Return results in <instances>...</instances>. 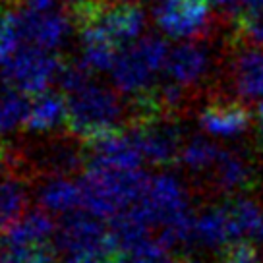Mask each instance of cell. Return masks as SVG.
I'll return each mask as SVG.
<instances>
[{
  "instance_id": "obj_1",
  "label": "cell",
  "mask_w": 263,
  "mask_h": 263,
  "mask_svg": "<svg viewBox=\"0 0 263 263\" xmlns=\"http://www.w3.org/2000/svg\"><path fill=\"white\" fill-rule=\"evenodd\" d=\"M138 205L147 215L157 238L166 246H184L192 242L194 215L190 211L186 188L174 174L159 173L149 176Z\"/></svg>"
},
{
  "instance_id": "obj_2",
  "label": "cell",
  "mask_w": 263,
  "mask_h": 263,
  "mask_svg": "<svg viewBox=\"0 0 263 263\" xmlns=\"http://www.w3.org/2000/svg\"><path fill=\"white\" fill-rule=\"evenodd\" d=\"M68 99V128L78 140L95 141L103 136L120 130L126 118L122 99L110 87L89 80L72 93H64Z\"/></svg>"
},
{
  "instance_id": "obj_3",
  "label": "cell",
  "mask_w": 263,
  "mask_h": 263,
  "mask_svg": "<svg viewBox=\"0 0 263 263\" xmlns=\"http://www.w3.org/2000/svg\"><path fill=\"white\" fill-rule=\"evenodd\" d=\"M54 248L58 263H116L120 255L110 224L83 209L62 217Z\"/></svg>"
},
{
  "instance_id": "obj_4",
  "label": "cell",
  "mask_w": 263,
  "mask_h": 263,
  "mask_svg": "<svg viewBox=\"0 0 263 263\" xmlns=\"http://www.w3.org/2000/svg\"><path fill=\"white\" fill-rule=\"evenodd\" d=\"M147 174L140 171H115L87 163L82 180L83 211L110 221L141 197Z\"/></svg>"
},
{
  "instance_id": "obj_5",
  "label": "cell",
  "mask_w": 263,
  "mask_h": 263,
  "mask_svg": "<svg viewBox=\"0 0 263 263\" xmlns=\"http://www.w3.org/2000/svg\"><path fill=\"white\" fill-rule=\"evenodd\" d=\"M168 45L155 35L141 37L118 52L110 70L116 91L130 101L140 99L155 89V76L164 70Z\"/></svg>"
},
{
  "instance_id": "obj_6",
  "label": "cell",
  "mask_w": 263,
  "mask_h": 263,
  "mask_svg": "<svg viewBox=\"0 0 263 263\" xmlns=\"http://www.w3.org/2000/svg\"><path fill=\"white\" fill-rule=\"evenodd\" d=\"M62 60L52 50L37 45H22L6 64H2V80L6 87L35 97L58 80Z\"/></svg>"
},
{
  "instance_id": "obj_7",
  "label": "cell",
  "mask_w": 263,
  "mask_h": 263,
  "mask_svg": "<svg viewBox=\"0 0 263 263\" xmlns=\"http://www.w3.org/2000/svg\"><path fill=\"white\" fill-rule=\"evenodd\" d=\"M132 132L138 140L145 163L155 166H168L180 159L184 147L182 132L180 126L168 115L138 120V126Z\"/></svg>"
},
{
  "instance_id": "obj_8",
  "label": "cell",
  "mask_w": 263,
  "mask_h": 263,
  "mask_svg": "<svg viewBox=\"0 0 263 263\" xmlns=\"http://www.w3.org/2000/svg\"><path fill=\"white\" fill-rule=\"evenodd\" d=\"M153 16L157 27L173 39H197L211 24L207 0H157Z\"/></svg>"
},
{
  "instance_id": "obj_9",
  "label": "cell",
  "mask_w": 263,
  "mask_h": 263,
  "mask_svg": "<svg viewBox=\"0 0 263 263\" xmlns=\"http://www.w3.org/2000/svg\"><path fill=\"white\" fill-rule=\"evenodd\" d=\"M35 201L39 209L52 217H66L83 209L82 180L70 174H49L35 188Z\"/></svg>"
},
{
  "instance_id": "obj_10",
  "label": "cell",
  "mask_w": 263,
  "mask_h": 263,
  "mask_svg": "<svg viewBox=\"0 0 263 263\" xmlns=\"http://www.w3.org/2000/svg\"><path fill=\"white\" fill-rule=\"evenodd\" d=\"M209 66H211L209 50L201 43L192 41L178 45L168 52L164 74L168 76L171 82L180 83L190 89L205 78Z\"/></svg>"
},
{
  "instance_id": "obj_11",
  "label": "cell",
  "mask_w": 263,
  "mask_h": 263,
  "mask_svg": "<svg viewBox=\"0 0 263 263\" xmlns=\"http://www.w3.org/2000/svg\"><path fill=\"white\" fill-rule=\"evenodd\" d=\"M230 78L240 101H255L263 97V47H240L230 64Z\"/></svg>"
},
{
  "instance_id": "obj_12",
  "label": "cell",
  "mask_w": 263,
  "mask_h": 263,
  "mask_svg": "<svg viewBox=\"0 0 263 263\" xmlns=\"http://www.w3.org/2000/svg\"><path fill=\"white\" fill-rule=\"evenodd\" d=\"M72 20L57 14V12H33L22 10V31L24 39L29 45H37L43 49L54 50L60 47L70 33Z\"/></svg>"
},
{
  "instance_id": "obj_13",
  "label": "cell",
  "mask_w": 263,
  "mask_h": 263,
  "mask_svg": "<svg viewBox=\"0 0 263 263\" xmlns=\"http://www.w3.org/2000/svg\"><path fill=\"white\" fill-rule=\"evenodd\" d=\"M68 124V99L64 93L47 89L31 97L24 128L31 134L45 136Z\"/></svg>"
},
{
  "instance_id": "obj_14",
  "label": "cell",
  "mask_w": 263,
  "mask_h": 263,
  "mask_svg": "<svg viewBox=\"0 0 263 263\" xmlns=\"http://www.w3.org/2000/svg\"><path fill=\"white\" fill-rule=\"evenodd\" d=\"M199 124L211 136L232 138L246 132L250 126V110L240 101H215L203 108Z\"/></svg>"
},
{
  "instance_id": "obj_15",
  "label": "cell",
  "mask_w": 263,
  "mask_h": 263,
  "mask_svg": "<svg viewBox=\"0 0 263 263\" xmlns=\"http://www.w3.org/2000/svg\"><path fill=\"white\" fill-rule=\"evenodd\" d=\"M192 242H197L199 246L203 248L229 246V244L238 242L234 232H232L227 205L211 207V209H205L203 213L194 217Z\"/></svg>"
},
{
  "instance_id": "obj_16",
  "label": "cell",
  "mask_w": 263,
  "mask_h": 263,
  "mask_svg": "<svg viewBox=\"0 0 263 263\" xmlns=\"http://www.w3.org/2000/svg\"><path fill=\"white\" fill-rule=\"evenodd\" d=\"M29 188L17 174L0 173V230L8 229L27 211Z\"/></svg>"
},
{
  "instance_id": "obj_17",
  "label": "cell",
  "mask_w": 263,
  "mask_h": 263,
  "mask_svg": "<svg viewBox=\"0 0 263 263\" xmlns=\"http://www.w3.org/2000/svg\"><path fill=\"white\" fill-rule=\"evenodd\" d=\"M20 0H0V66L6 64L25 43Z\"/></svg>"
},
{
  "instance_id": "obj_18",
  "label": "cell",
  "mask_w": 263,
  "mask_h": 263,
  "mask_svg": "<svg viewBox=\"0 0 263 263\" xmlns=\"http://www.w3.org/2000/svg\"><path fill=\"white\" fill-rule=\"evenodd\" d=\"M254 174L242 157L221 151V155L215 163V184L222 192H236V190H248L252 184Z\"/></svg>"
},
{
  "instance_id": "obj_19",
  "label": "cell",
  "mask_w": 263,
  "mask_h": 263,
  "mask_svg": "<svg viewBox=\"0 0 263 263\" xmlns=\"http://www.w3.org/2000/svg\"><path fill=\"white\" fill-rule=\"evenodd\" d=\"M29 101L27 95L12 87L0 91V141L24 128Z\"/></svg>"
},
{
  "instance_id": "obj_20",
  "label": "cell",
  "mask_w": 263,
  "mask_h": 263,
  "mask_svg": "<svg viewBox=\"0 0 263 263\" xmlns=\"http://www.w3.org/2000/svg\"><path fill=\"white\" fill-rule=\"evenodd\" d=\"M0 263H58L54 244H14L0 240Z\"/></svg>"
},
{
  "instance_id": "obj_21",
  "label": "cell",
  "mask_w": 263,
  "mask_h": 263,
  "mask_svg": "<svg viewBox=\"0 0 263 263\" xmlns=\"http://www.w3.org/2000/svg\"><path fill=\"white\" fill-rule=\"evenodd\" d=\"M116 263H186L180 255L173 252V248L157 238H147L136 248L118 255Z\"/></svg>"
},
{
  "instance_id": "obj_22",
  "label": "cell",
  "mask_w": 263,
  "mask_h": 263,
  "mask_svg": "<svg viewBox=\"0 0 263 263\" xmlns=\"http://www.w3.org/2000/svg\"><path fill=\"white\" fill-rule=\"evenodd\" d=\"M227 211H229L232 232H234L236 240H240L242 236H252L259 221L263 219L261 207L246 197L232 199L230 203H227Z\"/></svg>"
},
{
  "instance_id": "obj_23",
  "label": "cell",
  "mask_w": 263,
  "mask_h": 263,
  "mask_svg": "<svg viewBox=\"0 0 263 263\" xmlns=\"http://www.w3.org/2000/svg\"><path fill=\"white\" fill-rule=\"evenodd\" d=\"M219 155H221V149L217 147L215 143L207 141L205 138H192L182 147L180 161L188 166L190 171L201 173V171H207V168L215 166Z\"/></svg>"
},
{
  "instance_id": "obj_24",
  "label": "cell",
  "mask_w": 263,
  "mask_h": 263,
  "mask_svg": "<svg viewBox=\"0 0 263 263\" xmlns=\"http://www.w3.org/2000/svg\"><path fill=\"white\" fill-rule=\"evenodd\" d=\"M80 161V153L68 143H57L45 153V164L50 174H72Z\"/></svg>"
},
{
  "instance_id": "obj_25",
  "label": "cell",
  "mask_w": 263,
  "mask_h": 263,
  "mask_svg": "<svg viewBox=\"0 0 263 263\" xmlns=\"http://www.w3.org/2000/svg\"><path fill=\"white\" fill-rule=\"evenodd\" d=\"M217 263H257V252L252 244L238 240L224 250Z\"/></svg>"
},
{
  "instance_id": "obj_26",
  "label": "cell",
  "mask_w": 263,
  "mask_h": 263,
  "mask_svg": "<svg viewBox=\"0 0 263 263\" xmlns=\"http://www.w3.org/2000/svg\"><path fill=\"white\" fill-rule=\"evenodd\" d=\"M20 4L25 10H33V12H49L54 6V0H20Z\"/></svg>"
},
{
  "instance_id": "obj_27",
  "label": "cell",
  "mask_w": 263,
  "mask_h": 263,
  "mask_svg": "<svg viewBox=\"0 0 263 263\" xmlns=\"http://www.w3.org/2000/svg\"><path fill=\"white\" fill-rule=\"evenodd\" d=\"M252 238L259 244V246H263V219L259 221V224H257V229H255V232L252 234Z\"/></svg>"
},
{
  "instance_id": "obj_28",
  "label": "cell",
  "mask_w": 263,
  "mask_h": 263,
  "mask_svg": "<svg viewBox=\"0 0 263 263\" xmlns=\"http://www.w3.org/2000/svg\"><path fill=\"white\" fill-rule=\"evenodd\" d=\"M257 120H259V130L263 134V97L259 101V105H257Z\"/></svg>"
}]
</instances>
